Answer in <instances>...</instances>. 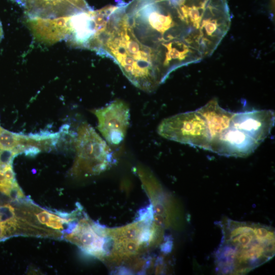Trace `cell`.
Returning a JSON list of instances; mask_svg holds the SVG:
<instances>
[{"label": "cell", "mask_w": 275, "mask_h": 275, "mask_svg": "<svg viewBox=\"0 0 275 275\" xmlns=\"http://www.w3.org/2000/svg\"><path fill=\"white\" fill-rule=\"evenodd\" d=\"M223 237L215 253L217 272L247 273L274 255V231L270 227L227 219L221 224Z\"/></svg>", "instance_id": "cell-1"}, {"label": "cell", "mask_w": 275, "mask_h": 275, "mask_svg": "<svg viewBox=\"0 0 275 275\" xmlns=\"http://www.w3.org/2000/svg\"><path fill=\"white\" fill-rule=\"evenodd\" d=\"M157 132L166 139L209 150L211 138L207 125L197 109L164 119Z\"/></svg>", "instance_id": "cell-2"}, {"label": "cell", "mask_w": 275, "mask_h": 275, "mask_svg": "<svg viewBox=\"0 0 275 275\" xmlns=\"http://www.w3.org/2000/svg\"><path fill=\"white\" fill-rule=\"evenodd\" d=\"M76 158L74 171L97 173L113 161L112 150L92 127L84 123L79 127L75 140Z\"/></svg>", "instance_id": "cell-3"}, {"label": "cell", "mask_w": 275, "mask_h": 275, "mask_svg": "<svg viewBox=\"0 0 275 275\" xmlns=\"http://www.w3.org/2000/svg\"><path fill=\"white\" fill-rule=\"evenodd\" d=\"M91 112L97 118V128L108 143L117 145L123 141L130 119V109L124 101L117 100Z\"/></svg>", "instance_id": "cell-4"}, {"label": "cell", "mask_w": 275, "mask_h": 275, "mask_svg": "<svg viewBox=\"0 0 275 275\" xmlns=\"http://www.w3.org/2000/svg\"><path fill=\"white\" fill-rule=\"evenodd\" d=\"M275 122L270 109H257L234 113L230 126L241 130L261 144L270 134Z\"/></svg>", "instance_id": "cell-5"}, {"label": "cell", "mask_w": 275, "mask_h": 275, "mask_svg": "<svg viewBox=\"0 0 275 275\" xmlns=\"http://www.w3.org/2000/svg\"><path fill=\"white\" fill-rule=\"evenodd\" d=\"M260 144L243 131L230 126L210 146L218 154L244 157L252 154Z\"/></svg>", "instance_id": "cell-6"}, {"label": "cell", "mask_w": 275, "mask_h": 275, "mask_svg": "<svg viewBox=\"0 0 275 275\" xmlns=\"http://www.w3.org/2000/svg\"><path fill=\"white\" fill-rule=\"evenodd\" d=\"M34 19H56L81 11L68 0H14Z\"/></svg>", "instance_id": "cell-7"}, {"label": "cell", "mask_w": 275, "mask_h": 275, "mask_svg": "<svg viewBox=\"0 0 275 275\" xmlns=\"http://www.w3.org/2000/svg\"><path fill=\"white\" fill-rule=\"evenodd\" d=\"M197 110L206 122L211 138L210 148L211 145L229 127L234 113L222 108L215 98Z\"/></svg>", "instance_id": "cell-8"}, {"label": "cell", "mask_w": 275, "mask_h": 275, "mask_svg": "<svg viewBox=\"0 0 275 275\" xmlns=\"http://www.w3.org/2000/svg\"><path fill=\"white\" fill-rule=\"evenodd\" d=\"M33 134L24 135L9 131L0 126V149L13 151L18 154L32 156L36 151Z\"/></svg>", "instance_id": "cell-9"}, {"label": "cell", "mask_w": 275, "mask_h": 275, "mask_svg": "<svg viewBox=\"0 0 275 275\" xmlns=\"http://www.w3.org/2000/svg\"><path fill=\"white\" fill-rule=\"evenodd\" d=\"M97 237L94 232L89 228L83 230L80 236L79 240L83 245L86 246V249L92 244Z\"/></svg>", "instance_id": "cell-10"}, {"label": "cell", "mask_w": 275, "mask_h": 275, "mask_svg": "<svg viewBox=\"0 0 275 275\" xmlns=\"http://www.w3.org/2000/svg\"><path fill=\"white\" fill-rule=\"evenodd\" d=\"M51 215L48 212L42 211L39 213L37 215V217L41 223L46 224L50 221Z\"/></svg>", "instance_id": "cell-11"}, {"label": "cell", "mask_w": 275, "mask_h": 275, "mask_svg": "<svg viewBox=\"0 0 275 275\" xmlns=\"http://www.w3.org/2000/svg\"><path fill=\"white\" fill-rule=\"evenodd\" d=\"M3 37H4V32H3L2 24L0 20V43L2 41Z\"/></svg>", "instance_id": "cell-12"}, {"label": "cell", "mask_w": 275, "mask_h": 275, "mask_svg": "<svg viewBox=\"0 0 275 275\" xmlns=\"http://www.w3.org/2000/svg\"><path fill=\"white\" fill-rule=\"evenodd\" d=\"M4 229L3 226L0 224V237L2 236L3 233L4 232Z\"/></svg>", "instance_id": "cell-13"}]
</instances>
